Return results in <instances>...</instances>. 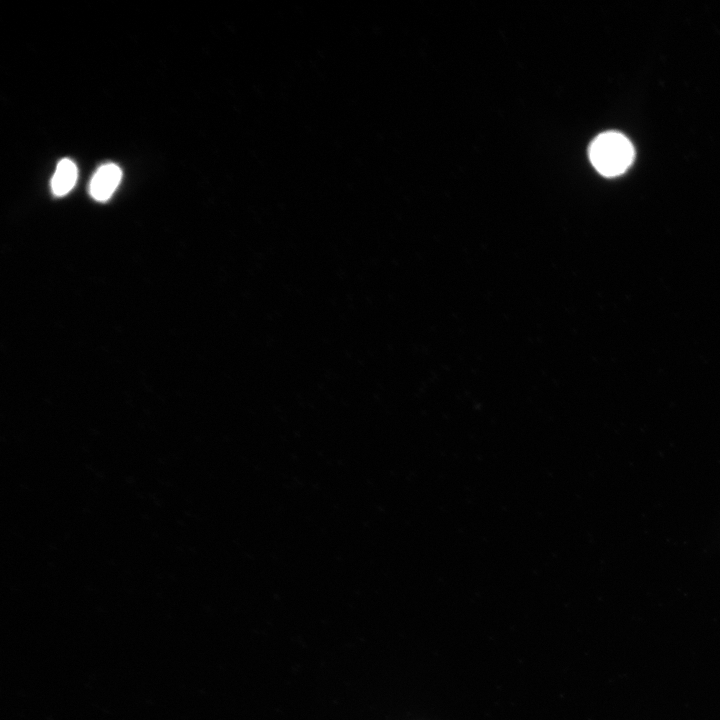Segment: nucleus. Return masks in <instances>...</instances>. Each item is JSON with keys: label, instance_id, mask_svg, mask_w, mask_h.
<instances>
[{"label": "nucleus", "instance_id": "7ed1b4c3", "mask_svg": "<svg viewBox=\"0 0 720 720\" xmlns=\"http://www.w3.org/2000/svg\"><path fill=\"white\" fill-rule=\"evenodd\" d=\"M76 180L77 167L75 163L67 158L60 160L51 180L53 194L57 197L66 195L74 187Z\"/></svg>", "mask_w": 720, "mask_h": 720}, {"label": "nucleus", "instance_id": "f03ea898", "mask_svg": "<svg viewBox=\"0 0 720 720\" xmlns=\"http://www.w3.org/2000/svg\"><path fill=\"white\" fill-rule=\"evenodd\" d=\"M121 178L122 171L118 165L114 163L101 165L90 181V195L96 201H107L118 187Z\"/></svg>", "mask_w": 720, "mask_h": 720}, {"label": "nucleus", "instance_id": "f257e3e1", "mask_svg": "<svg viewBox=\"0 0 720 720\" xmlns=\"http://www.w3.org/2000/svg\"><path fill=\"white\" fill-rule=\"evenodd\" d=\"M589 158L600 174L614 177L630 167L634 159V148L624 135L609 131L598 135L592 141Z\"/></svg>", "mask_w": 720, "mask_h": 720}]
</instances>
